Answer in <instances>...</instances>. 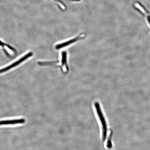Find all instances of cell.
<instances>
[{"label": "cell", "instance_id": "52a82bcc", "mask_svg": "<svg viewBox=\"0 0 150 150\" xmlns=\"http://www.w3.org/2000/svg\"><path fill=\"white\" fill-rule=\"evenodd\" d=\"M67 1H81V0H67Z\"/></svg>", "mask_w": 150, "mask_h": 150}, {"label": "cell", "instance_id": "ba28073f", "mask_svg": "<svg viewBox=\"0 0 150 150\" xmlns=\"http://www.w3.org/2000/svg\"><path fill=\"white\" fill-rule=\"evenodd\" d=\"M147 20H148V21H149V23L150 25V16H148Z\"/></svg>", "mask_w": 150, "mask_h": 150}, {"label": "cell", "instance_id": "6da1fadb", "mask_svg": "<svg viewBox=\"0 0 150 150\" xmlns=\"http://www.w3.org/2000/svg\"><path fill=\"white\" fill-rule=\"evenodd\" d=\"M97 114L100 119L102 124L103 129V140L105 142L106 140L107 135V126L105 120L103 115L102 110H101L100 107L98 102H96L95 104Z\"/></svg>", "mask_w": 150, "mask_h": 150}, {"label": "cell", "instance_id": "7a4b0ae2", "mask_svg": "<svg viewBox=\"0 0 150 150\" xmlns=\"http://www.w3.org/2000/svg\"><path fill=\"white\" fill-rule=\"evenodd\" d=\"M85 34L84 33L80 34L74 38L71 39L70 40L67 41L65 42L60 43L56 45L55 46V48L56 50H59L66 47L72 44L79 41L85 38Z\"/></svg>", "mask_w": 150, "mask_h": 150}, {"label": "cell", "instance_id": "5b68a950", "mask_svg": "<svg viewBox=\"0 0 150 150\" xmlns=\"http://www.w3.org/2000/svg\"><path fill=\"white\" fill-rule=\"evenodd\" d=\"M112 143L110 139L108 140L107 143V147L109 149H110L112 147Z\"/></svg>", "mask_w": 150, "mask_h": 150}, {"label": "cell", "instance_id": "277c9868", "mask_svg": "<svg viewBox=\"0 0 150 150\" xmlns=\"http://www.w3.org/2000/svg\"><path fill=\"white\" fill-rule=\"evenodd\" d=\"M61 64H60L59 68L61 69L62 72L64 74H66L69 72V69L67 63V53L66 52H63L61 55Z\"/></svg>", "mask_w": 150, "mask_h": 150}, {"label": "cell", "instance_id": "8992f818", "mask_svg": "<svg viewBox=\"0 0 150 150\" xmlns=\"http://www.w3.org/2000/svg\"><path fill=\"white\" fill-rule=\"evenodd\" d=\"M53 1H55L57 2L60 3L61 5H62L64 7H66V5L62 1H61V0H53Z\"/></svg>", "mask_w": 150, "mask_h": 150}, {"label": "cell", "instance_id": "3957f363", "mask_svg": "<svg viewBox=\"0 0 150 150\" xmlns=\"http://www.w3.org/2000/svg\"><path fill=\"white\" fill-rule=\"evenodd\" d=\"M33 55V52H29V53L27 54L26 55L23 56V57L21 58L20 59L12 63V64L9 65L8 66H7L2 69H0V74L4 73L5 72H6V71L10 70L11 69L14 68L15 67L19 65L20 64L23 62L27 60L28 58L31 57Z\"/></svg>", "mask_w": 150, "mask_h": 150}]
</instances>
